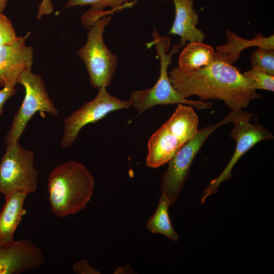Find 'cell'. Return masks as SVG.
<instances>
[{
  "label": "cell",
  "instance_id": "1",
  "mask_svg": "<svg viewBox=\"0 0 274 274\" xmlns=\"http://www.w3.org/2000/svg\"><path fill=\"white\" fill-rule=\"evenodd\" d=\"M168 74L173 86L184 97L196 95L204 101L220 99L230 110L247 108L251 100L261 97L239 69L216 57L198 70L174 67Z\"/></svg>",
  "mask_w": 274,
  "mask_h": 274
},
{
  "label": "cell",
  "instance_id": "2",
  "mask_svg": "<svg viewBox=\"0 0 274 274\" xmlns=\"http://www.w3.org/2000/svg\"><path fill=\"white\" fill-rule=\"evenodd\" d=\"M48 182L51 209L61 218L85 208L93 196L95 185L92 175L85 165L75 161L65 162L53 168Z\"/></svg>",
  "mask_w": 274,
  "mask_h": 274
},
{
  "label": "cell",
  "instance_id": "3",
  "mask_svg": "<svg viewBox=\"0 0 274 274\" xmlns=\"http://www.w3.org/2000/svg\"><path fill=\"white\" fill-rule=\"evenodd\" d=\"M152 41L147 47L155 45L157 55L160 60V73L158 80L153 87L142 90H133L130 94L131 107L139 114L143 113L156 105L185 104L197 109H209L213 104L211 101L193 100L182 96L171 84L168 68L172 62V57L179 52L181 47L175 43L168 52L170 46V38L161 36L155 28L152 32Z\"/></svg>",
  "mask_w": 274,
  "mask_h": 274
},
{
  "label": "cell",
  "instance_id": "4",
  "mask_svg": "<svg viewBox=\"0 0 274 274\" xmlns=\"http://www.w3.org/2000/svg\"><path fill=\"white\" fill-rule=\"evenodd\" d=\"M198 118L193 108L178 104L169 119L150 138L146 165L156 168L167 163L198 130Z\"/></svg>",
  "mask_w": 274,
  "mask_h": 274
},
{
  "label": "cell",
  "instance_id": "5",
  "mask_svg": "<svg viewBox=\"0 0 274 274\" xmlns=\"http://www.w3.org/2000/svg\"><path fill=\"white\" fill-rule=\"evenodd\" d=\"M111 19V16L106 15L94 21L88 27L85 45L77 51L85 64L90 85L97 89L110 85L118 65L117 55L107 47L103 39L105 29Z\"/></svg>",
  "mask_w": 274,
  "mask_h": 274
},
{
  "label": "cell",
  "instance_id": "6",
  "mask_svg": "<svg viewBox=\"0 0 274 274\" xmlns=\"http://www.w3.org/2000/svg\"><path fill=\"white\" fill-rule=\"evenodd\" d=\"M236 112L231 110L217 123L198 129L195 135L168 162L167 168L161 179L160 189L161 193L168 197L172 206L177 201L188 178L193 161L207 139L218 128L231 122Z\"/></svg>",
  "mask_w": 274,
  "mask_h": 274
},
{
  "label": "cell",
  "instance_id": "7",
  "mask_svg": "<svg viewBox=\"0 0 274 274\" xmlns=\"http://www.w3.org/2000/svg\"><path fill=\"white\" fill-rule=\"evenodd\" d=\"M35 155L19 141L7 144L0 161V193L6 196L14 192L28 195L36 191L38 172L34 165Z\"/></svg>",
  "mask_w": 274,
  "mask_h": 274
},
{
  "label": "cell",
  "instance_id": "8",
  "mask_svg": "<svg viewBox=\"0 0 274 274\" xmlns=\"http://www.w3.org/2000/svg\"><path fill=\"white\" fill-rule=\"evenodd\" d=\"M18 83L24 87L25 95L5 136L7 144L19 141L28 122L37 112H46L55 117L59 114L40 75L32 73L31 70L26 71L20 76Z\"/></svg>",
  "mask_w": 274,
  "mask_h": 274
},
{
  "label": "cell",
  "instance_id": "9",
  "mask_svg": "<svg viewBox=\"0 0 274 274\" xmlns=\"http://www.w3.org/2000/svg\"><path fill=\"white\" fill-rule=\"evenodd\" d=\"M252 115L243 109L236 110L231 121L233 128L230 132L231 138L236 143L235 151L223 172L212 180L202 192L201 203H203L209 196L218 191L221 183L232 178L231 170L234 165L245 153L258 143L273 139L272 134L266 127L258 123H251Z\"/></svg>",
  "mask_w": 274,
  "mask_h": 274
},
{
  "label": "cell",
  "instance_id": "10",
  "mask_svg": "<svg viewBox=\"0 0 274 274\" xmlns=\"http://www.w3.org/2000/svg\"><path fill=\"white\" fill-rule=\"evenodd\" d=\"M131 107L129 100L120 99L109 93L107 87H100L93 99L85 102L80 108L64 119L61 148L71 146L80 131L87 124L97 122L112 112L129 109Z\"/></svg>",
  "mask_w": 274,
  "mask_h": 274
},
{
  "label": "cell",
  "instance_id": "11",
  "mask_svg": "<svg viewBox=\"0 0 274 274\" xmlns=\"http://www.w3.org/2000/svg\"><path fill=\"white\" fill-rule=\"evenodd\" d=\"M29 33L0 46V88L15 86L21 74L31 70L33 48L25 43Z\"/></svg>",
  "mask_w": 274,
  "mask_h": 274
},
{
  "label": "cell",
  "instance_id": "12",
  "mask_svg": "<svg viewBox=\"0 0 274 274\" xmlns=\"http://www.w3.org/2000/svg\"><path fill=\"white\" fill-rule=\"evenodd\" d=\"M175 8V16L169 34L179 36L182 48L187 42L204 41V33L197 28L199 16L194 9V0H171Z\"/></svg>",
  "mask_w": 274,
  "mask_h": 274
},
{
  "label": "cell",
  "instance_id": "13",
  "mask_svg": "<svg viewBox=\"0 0 274 274\" xmlns=\"http://www.w3.org/2000/svg\"><path fill=\"white\" fill-rule=\"evenodd\" d=\"M227 42L215 48V57L233 64L240 57L241 52L247 48L258 47L267 49H274V36L264 37L260 33L255 34L252 39L243 38L233 32H225Z\"/></svg>",
  "mask_w": 274,
  "mask_h": 274
},
{
  "label": "cell",
  "instance_id": "14",
  "mask_svg": "<svg viewBox=\"0 0 274 274\" xmlns=\"http://www.w3.org/2000/svg\"><path fill=\"white\" fill-rule=\"evenodd\" d=\"M27 194L14 192L5 196L6 202L0 212V242L14 240L15 231L26 213L23 204Z\"/></svg>",
  "mask_w": 274,
  "mask_h": 274
},
{
  "label": "cell",
  "instance_id": "15",
  "mask_svg": "<svg viewBox=\"0 0 274 274\" xmlns=\"http://www.w3.org/2000/svg\"><path fill=\"white\" fill-rule=\"evenodd\" d=\"M215 58V50L203 42H189L180 53L178 67L186 71H194L210 64Z\"/></svg>",
  "mask_w": 274,
  "mask_h": 274
},
{
  "label": "cell",
  "instance_id": "16",
  "mask_svg": "<svg viewBox=\"0 0 274 274\" xmlns=\"http://www.w3.org/2000/svg\"><path fill=\"white\" fill-rule=\"evenodd\" d=\"M170 206L171 203L168 197L161 193L156 210L149 218L146 226L152 233L162 234L171 240L177 242L179 236L174 229L168 215Z\"/></svg>",
  "mask_w": 274,
  "mask_h": 274
},
{
  "label": "cell",
  "instance_id": "17",
  "mask_svg": "<svg viewBox=\"0 0 274 274\" xmlns=\"http://www.w3.org/2000/svg\"><path fill=\"white\" fill-rule=\"evenodd\" d=\"M132 0H67L65 7L72 8L75 6L90 5L91 9L95 11H102L107 7H110L112 10L117 12L126 7L132 6Z\"/></svg>",
  "mask_w": 274,
  "mask_h": 274
},
{
  "label": "cell",
  "instance_id": "18",
  "mask_svg": "<svg viewBox=\"0 0 274 274\" xmlns=\"http://www.w3.org/2000/svg\"><path fill=\"white\" fill-rule=\"evenodd\" d=\"M252 69L274 75V49L258 48L251 54Z\"/></svg>",
  "mask_w": 274,
  "mask_h": 274
},
{
  "label": "cell",
  "instance_id": "19",
  "mask_svg": "<svg viewBox=\"0 0 274 274\" xmlns=\"http://www.w3.org/2000/svg\"><path fill=\"white\" fill-rule=\"evenodd\" d=\"M255 90L263 89L273 92L274 75L251 69L243 73Z\"/></svg>",
  "mask_w": 274,
  "mask_h": 274
},
{
  "label": "cell",
  "instance_id": "20",
  "mask_svg": "<svg viewBox=\"0 0 274 274\" xmlns=\"http://www.w3.org/2000/svg\"><path fill=\"white\" fill-rule=\"evenodd\" d=\"M17 37L10 20L0 12V46L12 43Z\"/></svg>",
  "mask_w": 274,
  "mask_h": 274
},
{
  "label": "cell",
  "instance_id": "21",
  "mask_svg": "<svg viewBox=\"0 0 274 274\" xmlns=\"http://www.w3.org/2000/svg\"><path fill=\"white\" fill-rule=\"evenodd\" d=\"M8 0H0V12L3 13L5 10ZM54 10L52 0H42L39 4L37 17L40 19L44 15L50 14Z\"/></svg>",
  "mask_w": 274,
  "mask_h": 274
},
{
  "label": "cell",
  "instance_id": "22",
  "mask_svg": "<svg viewBox=\"0 0 274 274\" xmlns=\"http://www.w3.org/2000/svg\"><path fill=\"white\" fill-rule=\"evenodd\" d=\"M73 269L77 274H100V272L90 265L86 260H82L73 265Z\"/></svg>",
  "mask_w": 274,
  "mask_h": 274
},
{
  "label": "cell",
  "instance_id": "23",
  "mask_svg": "<svg viewBox=\"0 0 274 274\" xmlns=\"http://www.w3.org/2000/svg\"><path fill=\"white\" fill-rule=\"evenodd\" d=\"M17 92L15 86H6L0 89V118L4 113V105Z\"/></svg>",
  "mask_w": 274,
  "mask_h": 274
},
{
  "label": "cell",
  "instance_id": "24",
  "mask_svg": "<svg viewBox=\"0 0 274 274\" xmlns=\"http://www.w3.org/2000/svg\"><path fill=\"white\" fill-rule=\"evenodd\" d=\"M134 269L129 265L126 264L122 266L116 268L114 273L124 274V273H135Z\"/></svg>",
  "mask_w": 274,
  "mask_h": 274
}]
</instances>
